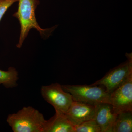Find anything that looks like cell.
<instances>
[{"label":"cell","mask_w":132,"mask_h":132,"mask_svg":"<svg viewBox=\"0 0 132 132\" xmlns=\"http://www.w3.org/2000/svg\"><path fill=\"white\" fill-rule=\"evenodd\" d=\"M62 87L72 95L73 101L94 105L102 102L110 104V94L100 85H62Z\"/></svg>","instance_id":"3957f363"},{"label":"cell","mask_w":132,"mask_h":132,"mask_svg":"<svg viewBox=\"0 0 132 132\" xmlns=\"http://www.w3.org/2000/svg\"><path fill=\"white\" fill-rule=\"evenodd\" d=\"M95 106L94 119L100 128L101 132H112L118 112L109 103L102 102Z\"/></svg>","instance_id":"ba28073f"},{"label":"cell","mask_w":132,"mask_h":132,"mask_svg":"<svg viewBox=\"0 0 132 132\" xmlns=\"http://www.w3.org/2000/svg\"><path fill=\"white\" fill-rule=\"evenodd\" d=\"M18 10L13 16L18 19L21 26L20 34L17 47L20 48L27 38L29 32L32 29H35L41 36L48 37L54 30L55 27L43 29L38 24L36 18V9L39 4L38 0H18Z\"/></svg>","instance_id":"6da1fadb"},{"label":"cell","mask_w":132,"mask_h":132,"mask_svg":"<svg viewBox=\"0 0 132 132\" xmlns=\"http://www.w3.org/2000/svg\"><path fill=\"white\" fill-rule=\"evenodd\" d=\"M132 131V111H125L118 114L112 132Z\"/></svg>","instance_id":"30bf717a"},{"label":"cell","mask_w":132,"mask_h":132,"mask_svg":"<svg viewBox=\"0 0 132 132\" xmlns=\"http://www.w3.org/2000/svg\"><path fill=\"white\" fill-rule=\"evenodd\" d=\"M109 102L118 113L132 111V73L110 94Z\"/></svg>","instance_id":"8992f818"},{"label":"cell","mask_w":132,"mask_h":132,"mask_svg":"<svg viewBox=\"0 0 132 132\" xmlns=\"http://www.w3.org/2000/svg\"><path fill=\"white\" fill-rule=\"evenodd\" d=\"M18 78V72L14 68L10 67L7 71L0 70V84L5 87H16Z\"/></svg>","instance_id":"8fae6325"},{"label":"cell","mask_w":132,"mask_h":132,"mask_svg":"<svg viewBox=\"0 0 132 132\" xmlns=\"http://www.w3.org/2000/svg\"><path fill=\"white\" fill-rule=\"evenodd\" d=\"M43 132H74V126L63 114H55L46 120Z\"/></svg>","instance_id":"9c48e42d"},{"label":"cell","mask_w":132,"mask_h":132,"mask_svg":"<svg viewBox=\"0 0 132 132\" xmlns=\"http://www.w3.org/2000/svg\"><path fill=\"white\" fill-rule=\"evenodd\" d=\"M41 93L45 101L53 106L55 112L65 114L73 101L72 95L59 83L42 86Z\"/></svg>","instance_id":"5b68a950"},{"label":"cell","mask_w":132,"mask_h":132,"mask_svg":"<svg viewBox=\"0 0 132 132\" xmlns=\"http://www.w3.org/2000/svg\"><path fill=\"white\" fill-rule=\"evenodd\" d=\"M95 106L85 102L73 101L64 114L74 126L94 119Z\"/></svg>","instance_id":"52a82bcc"},{"label":"cell","mask_w":132,"mask_h":132,"mask_svg":"<svg viewBox=\"0 0 132 132\" xmlns=\"http://www.w3.org/2000/svg\"><path fill=\"white\" fill-rule=\"evenodd\" d=\"M127 60L125 62L111 69L103 78L92 84L104 87L111 93L123 83L132 73V53H126Z\"/></svg>","instance_id":"277c9868"},{"label":"cell","mask_w":132,"mask_h":132,"mask_svg":"<svg viewBox=\"0 0 132 132\" xmlns=\"http://www.w3.org/2000/svg\"><path fill=\"white\" fill-rule=\"evenodd\" d=\"M18 0H0V21L7 10Z\"/></svg>","instance_id":"4fadbf2b"},{"label":"cell","mask_w":132,"mask_h":132,"mask_svg":"<svg viewBox=\"0 0 132 132\" xmlns=\"http://www.w3.org/2000/svg\"><path fill=\"white\" fill-rule=\"evenodd\" d=\"M74 132H101V130L96 121L92 119L74 126Z\"/></svg>","instance_id":"7c38bea8"},{"label":"cell","mask_w":132,"mask_h":132,"mask_svg":"<svg viewBox=\"0 0 132 132\" xmlns=\"http://www.w3.org/2000/svg\"><path fill=\"white\" fill-rule=\"evenodd\" d=\"M14 132H43L46 120L42 113L32 107H24L7 119Z\"/></svg>","instance_id":"7a4b0ae2"}]
</instances>
